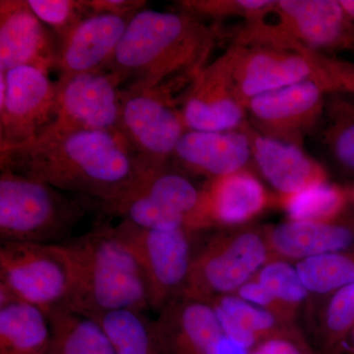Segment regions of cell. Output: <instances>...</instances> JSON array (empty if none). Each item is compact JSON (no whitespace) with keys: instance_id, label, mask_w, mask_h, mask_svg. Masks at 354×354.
Instances as JSON below:
<instances>
[{"instance_id":"3957f363","label":"cell","mask_w":354,"mask_h":354,"mask_svg":"<svg viewBox=\"0 0 354 354\" xmlns=\"http://www.w3.org/2000/svg\"><path fill=\"white\" fill-rule=\"evenodd\" d=\"M62 245L73 279L70 309L88 317L120 309H151L143 272L115 225L97 223Z\"/></svg>"},{"instance_id":"30bf717a","label":"cell","mask_w":354,"mask_h":354,"mask_svg":"<svg viewBox=\"0 0 354 354\" xmlns=\"http://www.w3.org/2000/svg\"><path fill=\"white\" fill-rule=\"evenodd\" d=\"M186 131L181 109L171 91L122 90L120 133L146 165H169L177 144Z\"/></svg>"},{"instance_id":"9a60e30c","label":"cell","mask_w":354,"mask_h":354,"mask_svg":"<svg viewBox=\"0 0 354 354\" xmlns=\"http://www.w3.org/2000/svg\"><path fill=\"white\" fill-rule=\"evenodd\" d=\"M180 109L187 130L235 131L249 124L246 106L235 90L227 51L195 76Z\"/></svg>"},{"instance_id":"7402d4cb","label":"cell","mask_w":354,"mask_h":354,"mask_svg":"<svg viewBox=\"0 0 354 354\" xmlns=\"http://www.w3.org/2000/svg\"><path fill=\"white\" fill-rule=\"evenodd\" d=\"M157 322L171 354H218L225 337L212 305L198 300H174Z\"/></svg>"},{"instance_id":"d4e9b609","label":"cell","mask_w":354,"mask_h":354,"mask_svg":"<svg viewBox=\"0 0 354 354\" xmlns=\"http://www.w3.org/2000/svg\"><path fill=\"white\" fill-rule=\"evenodd\" d=\"M91 318L102 326L116 354H171L157 319L146 311L120 309Z\"/></svg>"},{"instance_id":"52a82bcc","label":"cell","mask_w":354,"mask_h":354,"mask_svg":"<svg viewBox=\"0 0 354 354\" xmlns=\"http://www.w3.org/2000/svg\"><path fill=\"white\" fill-rule=\"evenodd\" d=\"M270 16L272 21L266 17L259 22L245 23L235 37V44L322 53L354 48V25L339 0H281L276 1Z\"/></svg>"},{"instance_id":"5b68a950","label":"cell","mask_w":354,"mask_h":354,"mask_svg":"<svg viewBox=\"0 0 354 354\" xmlns=\"http://www.w3.org/2000/svg\"><path fill=\"white\" fill-rule=\"evenodd\" d=\"M203 187L171 165L147 167L122 194L97 208L140 227L200 234Z\"/></svg>"},{"instance_id":"5bb4252c","label":"cell","mask_w":354,"mask_h":354,"mask_svg":"<svg viewBox=\"0 0 354 354\" xmlns=\"http://www.w3.org/2000/svg\"><path fill=\"white\" fill-rule=\"evenodd\" d=\"M330 85L309 79L253 97L246 104L250 125L265 136L302 147L322 118Z\"/></svg>"},{"instance_id":"44dd1931","label":"cell","mask_w":354,"mask_h":354,"mask_svg":"<svg viewBox=\"0 0 354 354\" xmlns=\"http://www.w3.org/2000/svg\"><path fill=\"white\" fill-rule=\"evenodd\" d=\"M252 162L278 196L293 194L314 184L328 181L323 165L302 147L265 136L249 123Z\"/></svg>"},{"instance_id":"2e32d148","label":"cell","mask_w":354,"mask_h":354,"mask_svg":"<svg viewBox=\"0 0 354 354\" xmlns=\"http://www.w3.org/2000/svg\"><path fill=\"white\" fill-rule=\"evenodd\" d=\"M272 202L264 184L246 169L203 186L200 232L248 225Z\"/></svg>"},{"instance_id":"8992f818","label":"cell","mask_w":354,"mask_h":354,"mask_svg":"<svg viewBox=\"0 0 354 354\" xmlns=\"http://www.w3.org/2000/svg\"><path fill=\"white\" fill-rule=\"evenodd\" d=\"M195 248L180 298L208 302L234 295L272 259L266 227L216 230Z\"/></svg>"},{"instance_id":"484cf974","label":"cell","mask_w":354,"mask_h":354,"mask_svg":"<svg viewBox=\"0 0 354 354\" xmlns=\"http://www.w3.org/2000/svg\"><path fill=\"white\" fill-rule=\"evenodd\" d=\"M48 317L51 333L48 354H116L95 319L67 306L50 310Z\"/></svg>"},{"instance_id":"836d02e7","label":"cell","mask_w":354,"mask_h":354,"mask_svg":"<svg viewBox=\"0 0 354 354\" xmlns=\"http://www.w3.org/2000/svg\"><path fill=\"white\" fill-rule=\"evenodd\" d=\"M322 68L333 93H346L354 97V62L317 51L306 50Z\"/></svg>"},{"instance_id":"4316f807","label":"cell","mask_w":354,"mask_h":354,"mask_svg":"<svg viewBox=\"0 0 354 354\" xmlns=\"http://www.w3.org/2000/svg\"><path fill=\"white\" fill-rule=\"evenodd\" d=\"M279 208L288 220L326 223L337 220L349 209L353 202L351 190L325 183L314 184L301 191L286 196H277Z\"/></svg>"},{"instance_id":"d6986e66","label":"cell","mask_w":354,"mask_h":354,"mask_svg":"<svg viewBox=\"0 0 354 354\" xmlns=\"http://www.w3.org/2000/svg\"><path fill=\"white\" fill-rule=\"evenodd\" d=\"M57 48L27 1H0V73L24 65L53 68Z\"/></svg>"},{"instance_id":"8d00e7d4","label":"cell","mask_w":354,"mask_h":354,"mask_svg":"<svg viewBox=\"0 0 354 354\" xmlns=\"http://www.w3.org/2000/svg\"><path fill=\"white\" fill-rule=\"evenodd\" d=\"M88 16L108 13L116 15H135L146 6L140 0H84Z\"/></svg>"},{"instance_id":"ba28073f","label":"cell","mask_w":354,"mask_h":354,"mask_svg":"<svg viewBox=\"0 0 354 354\" xmlns=\"http://www.w3.org/2000/svg\"><path fill=\"white\" fill-rule=\"evenodd\" d=\"M73 279L62 244L1 242L0 291L46 312L67 306Z\"/></svg>"},{"instance_id":"7c38bea8","label":"cell","mask_w":354,"mask_h":354,"mask_svg":"<svg viewBox=\"0 0 354 354\" xmlns=\"http://www.w3.org/2000/svg\"><path fill=\"white\" fill-rule=\"evenodd\" d=\"M57 86V116L44 133L120 132L122 88L109 70L59 76Z\"/></svg>"},{"instance_id":"4fadbf2b","label":"cell","mask_w":354,"mask_h":354,"mask_svg":"<svg viewBox=\"0 0 354 354\" xmlns=\"http://www.w3.org/2000/svg\"><path fill=\"white\" fill-rule=\"evenodd\" d=\"M227 51L235 90L245 106L258 95L309 79L328 82L322 68L304 48L234 43Z\"/></svg>"},{"instance_id":"4dcf8cb0","label":"cell","mask_w":354,"mask_h":354,"mask_svg":"<svg viewBox=\"0 0 354 354\" xmlns=\"http://www.w3.org/2000/svg\"><path fill=\"white\" fill-rule=\"evenodd\" d=\"M274 3L272 0H186L177 6L198 17H241L246 23H254L264 20Z\"/></svg>"},{"instance_id":"ac0fdd59","label":"cell","mask_w":354,"mask_h":354,"mask_svg":"<svg viewBox=\"0 0 354 354\" xmlns=\"http://www.w3.org/2000/svg\"><path fill=\"white\" fill-rule=\"evenodd\" d=\"M133 16L100 13L80 21L58 44L59 76L106 68Z\"/></svg>"},{"instance_id":"83f0119b","label":"cell","mask_w":354,"mask_h":354,"mask_svg":"<svg viewBox=\"0 0 354 354\" xmlns=\"http://www.w3.org/2000/svg\"><path fill=\"white\" fill-rule=\"evenodd\" d=\"M295 264L310 298L324 299L354 283V249L307 258Z\"/></svg>"},{"instance_id":"cb8c5ba5","label":"cell","mask_w":354,"mask_h":354,"mask_svg":"<svg viewBox=\"0 0 354 354\" xmlns=\"http://www.w3.org/2000/svg\"><path fill=\"white\" fill-rule=\"evenodd\" d=\"M215 310L223 334L250 351L258 342L297 326H288L274 314L244 301L236 295L208 302Z\"/></svg>"},{"instance_id":"6da1fadb","label":"cell","mask_w":354,"mask_h":354,"mask_svg":"<svg viewBox=\"0 0 354 354\" xmlns=\"http://www.w3.org/2000/svg\"><path fill=\"white\" fill-rule=\"evenodd\" d=\"M147 167L120 132H48L0 148V169L87 198L97 207L122 194Z\"/></svg>"},{"instance_id":"1f68e13d","label":"cell","mask_w":354,"mask_h":354,"mask_svg":"<svg viewBox=\"0 0 354 354\" xmlns=\"http://www.w3.org/2000/svg\"><path fill=\"white\" fill-rule=\"evenodd\" d=\"M330 106L332 120L326 141L342 169L354 174V104L337 100Z\"/></svg>"},{"instance_id":"f546056e","label":"cell","mask_w":354,"mask_h":354,"mask_svg":"<svg viewBox=\"0 0 354 354\" xmlns=\"http://www.w3.org/2000/svg\"><path fill=\"white\" fill-rule=\"evenodd\" d=\"M255 278L285 310L291 323L295 324L298 313L310 299L295 264L288 260L272 258Z\"/></svg>"},{"instance_id":"7a4b0ae2","label":"cell","mask_w":354,"mask_h":354,"mask_svg":"<svg viewBox=\"0 0 354 354\" xmlns=\"http://www.w3.org/2000/svg\"><path fill=\"white\" fill-rule=\"evenodd\" d=\"M216 32L188 11L142 9L133 16L106 69L122 90L190 84L207 64Z\"/></svg>"},{"instance_id":"d590c367","label":"cell","mask_w":354,"mask_h":354,"mask_svg":"<svg viewBox=\"0 0 354 354\" xmlns=\"http://www.w3.org/2000/svg\"><path fill=\"white\" fill-rule=\"evenodd\" d=\"M234 295L241 297L244 301L248 302V304L271 312L279 321L286 324V325L295 326V324L291 323V321L288 319L285 310L279 306L278 302L272 298L269 291L266 290L264 286L257 279L253 278L247 281Z\"/></svg>"},{"instance_id":"f1b7e54d","label":"cell","mask_w":354,"mask_h":354,"mask_svg":"<svg viewBox=\"0 0 354 354\" xmlns=\"http://www.w3.org/2000/svg\"><path fill=\"white\" fill-rule=\"evenodd\" d=\"M353 328L354 283H351L323 299L316 328L320 354H342Z\"/></svg>"},{"instance_id":"9c48e42d","label":"cell","mask_w":354,"mask_h":354,"mask_svg":"<svg viewBox=\"0 0 354 354\" xmlns=\"http://www.w3.org/2000/svg\"><path fill=\"white\" fill-rule=\"evenodd\" d=\"M116 232L127 244L141 268L151 309L160 313L180 298L194 256L195 236L186 230H156L120 221Z\"/></svg>"},{"instance_id":"277c9868","label":"cell","mask_w":354,"mask_h":354,"mask_svg":"<svg viewBox=\"0 0 354 354\" xmlns=\"http://www.w3.org/2000/svg\"><path fill=\"white\" fill-rule=\"evenodd\" d=\"M90 199L71 197L48 184L1 169V242L64 244L90 208Z\"/></svg>"},{"instance_id":"e0dca14e","label":"cell","mask_w":354,"mask_h":354,"mask_svg":"<svg viewBox=\"0 0 354 354\" xmlns=\"http://www.w3.org/2000/svg\"><path fill=\"white\" fill-rule=\"evenodd\" d=\"M171 160L208 180L249 169L252 162L249 124L235 131L187 130L179 140Z\"/></svg>"},{"instance_id":"603a6c76","label":"cell","mask_w":354,"mask_h":354,"mask_svg":"<svg viewBox=\"0 0 354 354\" xmlns=\"http://www.w3.org/2000/svg\"><path fill=\"white\" fill-rule=\"evenodd\" d=\"M50 339L46 312L0 291V354H48Z\"/></svg>"},{"instance_id":"e575fe53","label":"cell","mask_w":354,"mask_h":354,"mask_svg":"<svg viewBox=\"0 0 354 354\" xmlns=\"http://www.w3.org/2000/svg\"><path fill=\"white\" fill-rule=\"evenodd\" d=\"M248 354H320L315 353L297 327L267 337L249 351Z\"/></svg>"},{"instance_id":"d6a6232c","label":"cell","mask_w":354,"mask_h":354,"mask_svg":"<svg viewBox=\"0 0 354 354\" xmlns=\"http://www.w3.org/2000/svg\"><path fill=\"white\" fill-rule=\"evenodd\" d=\"M32 12L62 41L88 16L84 0H27Z\"/></svg>"},{"instance_id":"8fae6325","label":"cell","mask_w":354,"mask_h":354,"mask_svg":"<svg viewBox=\"0 0 354 354\" xmlns=\"http://www.w3.org/2000/svg\"><path fill=\"white\" fill-rule=\"evenodd\" d=\"M57 97L48 70L24 65L0 73V148L44 134L55 122Z\"/></svg>"},{"instance_id":"74e56055","label":"cell","mask_w":354,"mask_h":354,"mask_svg":"<svg viewBox=\"0 0 354 354\" xmlns=\"http://www.w3.org/2000/svg\"><path fill=\"white\" fill-rule=\"evenodd\" d=\"M342 354H354V328L344 344Z\"/></svg>"},{"instance_id":"ffe728a7","label":"cell","mask_w":354,"mask_h":354,"mask_svg":"<svg viewBox=\"0 0 354 354\" xmlns=\"http://www.w3.org/2000/svg\"><path fill=\"white\" fill-rule=\"evenodd\" d=\"M326 223L288 220L266 227L272 257L298 261L354 249V212Z\"/></svg>"}]
</instances>
